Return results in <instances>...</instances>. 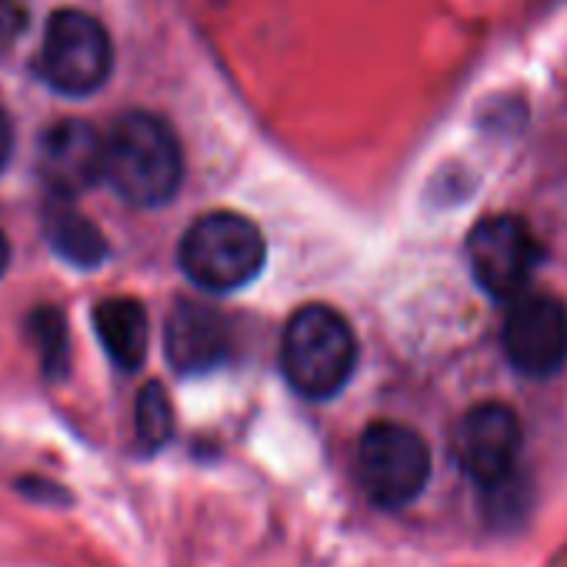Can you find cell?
Returning <instances> with one entry per match:
<instances>
[{"label":"cell","instance_id":"6da1fadb","mask_svg":"<svg viewBox=\"0 0 567 567\" xmlns=\"http://www.w3.org/2000/svg\"><path fill=\"white\" fill-rule=\"evenodd\" d=\"M104 181L134 207L167 204L184 181V154L171 124L147 111L124 114L107 134Z\"/></svg>","mask_w":567,"mask_h":567},{"label":"cell","instance_id":"7a4b0ae2","mask_svg":"<svg viewBox=\"0 0 567 567\" xmlns=\"http://www.w3.org/2000/svg\"><path fill=\"white\" fill-rule=\"evenodd\" d=\"M280 368L288 384L311 398H334L358 368V338L344 315L328 305L301 308L280 338Z\"/></svg>","mask_w":567,"mask_h":567},{"label":"cell","instance_id":"3957f363","mask_svg":"<svg viewBox=\"0 0 567 567\" xmlns=\"http://www.w3.org/2000/svg\"><path fill=\"white\" fill-rule=\"evenodd\" d=\"M177 257L187 280L200 291L227 295L260 274L267 244L254 220L230 210H214L187 227Z\"/></svg>","mask_w":567,"mask_h":567},{"label":"cell","instance_id":"277c9868","mask_svg":"<svg viewBox=\"0 0 567 567\" xmlns=\"http://www.w3.org/2000/svg\"><path fill=\"white\" fill-rule=\"evenodd\" d=\"M358 477L378 507L398 511L427 487L431 451L414 427L378 421L358 441Z\"/></svg>","mask_w":567,"mask_h":567},{"label":"cell","instance_id":"5b68a950","mask_svg":"<svg viewBox=\"0 0 567 567\" xmlns=\"http://www.w3.org/2000/svg\"><path fill=\"white\" fill-rule=\"evenodd\" d=\"M38 68L58 94L87 97L101 91L114 68V48L104 24L84 11L51 14Z\"/></svg>","mask_w":567,"mask_h":567},{"label":"cell","instance_id":"8992f818","mask_svg":"<svg viewBox=\"0 0 567 567\" xmlns=\"http://www.w3.org/2000/svg\"><path fill=\"white\" fill-rule=\"evenodd\" d=\"M537 260V237L520 217H487L467 237V267L477 288L494 301H517L527 291Z\"/></svg>","mask_w":567,"mask_h":567},{"label":"cell","instance_id":"52a82bcc","mask_svg":"<svg viewBox=\"0 0 567 567\" xmlns=\"http://www.w3.org/2000/svg\"><path fill=\"white\" fill-rule=\"evenodd\" d=\"M524 451V427L507 404L471 408L454 431V457L477 487H501L514 477Z\"/></svg>","mask_w":567,"mask_h":567},{"label":"cell","instance_id":"ba28073f","mask_svg":"<svg viewBox=\"0 0 567 567\" xmlns=\"http://www.w3.org/2000/svg\"><path fill=\"white\" fill-rule=\"evenodd\" d=\"M501 344L507 361L527 378H550L567 364V308L547 295L511 301Z\"/></svg>","mask_w":567,"mask_h":567},{"label":"cell","instance_id":"9c48e42d","mask_svg":"<svg viewBox=\"0 0 567 567\" xmlns=\"http://www.w3.org/2000/svg\"><path fill=\"white\" fill-rule=\"evenodd\" d=\"M107 137L87 121H58L41 134L38 167L44 184L61 197H78L104 181Z\"/></svg>","mask_w":567,"mask_h":567},{"label":"cell","instance_id":"30bf717a","mask_svg":"<svg viewBox=\"0 0 567 567\" xmlns=\"http://www.w3.org/2000/svg\"><path fill=\"white\" fill-rule=\"evenodd\" d=\"M164 351L177 374H210L230 354V328L214 308L181 301L167 318Z\"/></svg>","mask_w":567,"mask_h":567},{"label":"cell","instance_id":"8fae6325","mask_svg":"<svg viewBox=\"0 0 567 567\" xmlns=\"http://www.w3.org/2000/svg\"><path fill=\"white\" fill-rule=\"evenodd\" d=\"M94 328L104 351L121 371H137L144 364L151 341L144 305H137L134 298H111L94 311Z\"/></svg>","mask_w":567,"mask_h":567},{"label":"cell","instance_id":"7c38bea8","mask_svg":"<svg viewBox=\"0 0 567 567\" xmlns=\"http://www.w3.org/2000/svg\"><path fill=\"white\" fill-rule=\"evenodd\" d=\"M44 234H48L51 247H54L64 260H71V264H78V267H97V264L107 257V240H104V234H101L91 220H84L81 214H71V210H54V214H48Z\"/></svg>","mask_w":567,"mask_h":567},{"label":"cell","instance_id":"4fadbf2b","mask_svg":"<svg viewBox=\"0 0 567 567\" xmlns=\"http://www.w3.org/2000/svg\"><path fill=\"white\" fill-rule=\"evenodd\" d=\"M31 341L41 358V371L51 381H61L71 368V341H68V324L64 315L54 308H38L28 321Z\"/></svg>","mask_w":567,"mask_h":567},{"label":"cell","instance_id":"5bb4252c","mask_svg":"<svg viewBox=\"0 0 567 567\" xmlns=\"http://www.w3.org/2000/svg\"><path fill=\"white\" fill-rule=\"evenodd\" d=\"M134 424H137V437L147 451H157L171 441L174 434V408L171 398L161 384H144L137 394V408H134Z\"/></svg>","mask_w":567,"mask_h":567},{"label":"cell","instance_id":"9a60e30c","mask_svg":"<svg viewBox=\"0 0 567 567\" xmlns=\"http://www.w3.org/2000/svg\"><path fill=\"white\" fill-rule=\"evenodd\" d=\"M31 8L28 0H0V44H11L28 31Z\"/></svg>","mask_w":567,"mask_h":567},{"label":"cell","instance_id":"2e32d148","mask_svg":"<svg viewBox=\"0 0 567 567\" xmlns=\"http://www.w3.org/2000/svg\"><path fill=\"white\" fill-rule=\"evenodd\" d=\"M11 151H14V127H11V117L0 111V171L8 167Z\"/></svg>","mask_w":567,"mask_h":567},{"label":"cell","instance_id":"e0dca14e","mask_svg":"<svg viewBox=\"0 0 567 567\" xmlns=\"http://www.w3.org/2000/svg\"><path fill=\"white\" fill-rule=\"evenodd\" d=\"M8 260H11V247H8V237H4V230H0V274H4Z\"/></svg>","mask_w":567,"mask_h":567}]
</instances>
